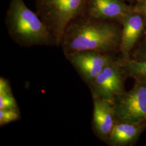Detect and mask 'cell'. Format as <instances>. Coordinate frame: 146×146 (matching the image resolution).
I'll return each instance as SVG.
<instances>
[{
    "label": "cell",
    "mask_w": 146,
    "mask_h": 146,
    "mask_svg": "<svg viewBox=\"0 0 146 146\" xmlns=\"http://www.w3.org/2000/svg\"><path fill=\"white\" fill-rule=\"evenodd\" d=\"M121 30L119 23L81 16L69 23L60 46L64 55L84 50L114 54L119 52Z\"/></svg>",
    "instance_id": "6da1fadb"
},
{
    "label": "cell",
    "mask_w": 146,
    "mask_h": 146,
    "mask_svg": "<svg viewBox=\"0 0 146 146\" xmlns=\"http://www.w3.org/2000/svg\"><path fill=\"white\" fill-rule=\"evenodd\" d=\"M5 23L11 39L21 47L56 46L46 24L27 6L24 0H10Z\"/></svg>",
    "instance_id": "7a4b0ae2"
},
{
    "label": "cell",
    "mask_w": 146,
    "mask_h": 146,
    "mask_svg": "<svg viewBox=\"0 0 146 146\" xmlns=\"http://www.w3.org/2000/svg\"><path fill=\"white\" fill-rule=\"evenodd\" d=\"M88 0H36V13L60 46L69 23L84 16Z\"/></svg>",
    "instance_id": "3957f363"
},
{
    "label": "cell",
    "mask_w": 146,
    "mask_h": 146,
    "mask_svg": "<svg viewBox=\"0 0 146 146\" xmlns=\"http://www.w3.org/2000/svg\"><path fill=\"white\" fill-rule=\"evenodd\" d=\"M127 78L121 58H115L89 84L92 96L114 104L116 99L125 92Z\"/></svg>",
    "instance_id": "277c9868"
},
{
    "label": "cell",
    "mask_w": 146,
    "mask_h": 146,
    "mask_svg": "<svg viewBox=\"0 0 146 146\" xmlns=\"http://www.w3.org/2000/svg\"><path fill=\"white\" fill-rule=\"evenodd\" d=\"M117 121L146 124V80H135L130 90L114 103Z\"/></svg>",
    "instance_id": "5b68a950"
},
{
    "label": "cell",
    "mask_w": 146,
    "mask_h": 146,
    "mask_svg": "<svg viewBox=\"0 0 146 146\" xmlns=\"http://www.w3.org/2000/svg\"><path fill=\"white\" fill-rule=\"evenodd\" d=\"M88 86L114 58L113 54L84 50L64 55Z\"/></svg>",
    "instance_id": "8992f818"
},
{
    "label": "cell",
    "mask_w": 146,
    "mask_h": 146,
    "mask_svg": "<svg viewBox=\"0 0 146 146\" xmlns=\"http://www.w3.org/2000/svg\"><path fill=\"white\" fill-rule=\"evenodd\" d=\"M122 30L119 52L122 60L131 58V54L140 41L146 31L143 16L133 9L122 21Z\"/></svg>",
    "instance_id": "52a82bcc"
},
{
    "label": "cell",
    "mask_w": 146,
    "mask_h": 146,
    "mask_svg": "<svg viewBox=\"0 0 146 146\" xmlns=\"http://www.w3.org/2000/svg\"><path fill=\"white\" fill-rule=\"evenodd\" d=\"M133 5L121 0H88L84 15L88 18L121 23Z\"/></svg>",
    "instance_id": "ba28073f"
},
{
    "label": "cell",
    "mask_w": 146,
    "mask_h": 146,
    "mask_svg": "<svg viewBox=\"0 0 146 146\" xmlns=\"http://www.w3.org/2000/svg\"><path fill=\"white\" fill-rule=\"evenodd\" d=\"M92 97L93 129L96 135L106 143L116 122L114 104L96 96Z\"/></svg>",
    "instance_id": "9c48e42d"
},
{
    "label": "cell",
    "mask_w": 146,
    "mask_h": 146,
    "mask_svg": "<svg viewBox=\"0 0 146 146\" xmlns=\"http://www.w3.org/2000/svg\"><path fill=\"white\" fill-rule=\"evenodd\" d=\"M146 128L144 123L116 120L106 143L111 146H132Z\"/></svg>",
    "instance_id": "30bf717a"
},
{
    "label": "cell",
    "mask_w": 146,
    "mask_h": 146,
    "mask_svg": "<svg viewBox=\"0 0 146 146\" xmlns=\"http://www.w3.org/2000/svg\"><path fill=\"white\" fill-rule=\"evenodd\" d=\"M122 61L127 78L146 80V61H137L130 58L127 60L122 59Z\"/></svg>",
    "instance_id": "8fae6325"
},
{
    "label": "cell",
    "mask_w": 146,
    "mask_h": 146,
    "mask_svg": "<svg viewBox=\"0 0 146 146\" xmlns=\"http://www.w3.org/2000/svg\"><path fill=\"white\" fill-rule=\"evenodd\" d=\"M21 118L19 110L0 109V126L19 120Z\"/></svg>",
    "instance_id": "7c38bea8"
},
{
    "label": "cell",
    "mask_w": 146,
    "mask_h": 146,
    "mask_svg": "<svg viewBox=\"0 0 146 146\" xmlns=\"http://www.w3.org/2000/svg\"><path fill=\"white\" fill-rule=\"evenodd\" d=\"M131 58L137 61H146V31L131 52Z\"/></svg>",
    "instance_id": "4fadbf2b"
},
{
    "label": "cell",
    "mask_w": 146,
    "mask_h": 146,
    "mask_svg": "<svg viewBox=\"0 0 146 146\" xmlns=\"http://www.w3.org/2000/svg\"><path fill=\"white\" fill-rule=\"evenodd\" d=\"M0 109L19 110L12 92L0 93Z\"/></svg>",
    "instance_id": "5bb4252c"
},
{
    "label": "cell",
    "mask_w": 146,
    "mask_h": 146,
    "mask_svg": "<svg viewBox=\"0 0 146 146\" xmlns=\"http://www.w3.org/2000/svg\"><path fill=\"white\" fill-rule=\"evenodd\" d=\"M133 7L136 11L143 16L146 22V0H136Z\"/></svg>",
    "instance_id": "9a60e30c"
},
{
    "label": "cell",
    "mask_w": 146,
    "mask_h": 146,
    "mask_svg": "<svg viewBox=\"0 0 146 146\" xmlns=\"http://www.w3.org/2000/svg\"><path fill=\"white\" fill-rule=\"evenodd\" d=\"M11 92V85L7 80L3 78H0V93H5Z\"/></svg>",
    "instance_id": "2e32d148"
},
{
    "label": "cell",
    "mask_w": 146,
    "mask_h": 146,
    "mask_svg": "<svg viewBox=\"0 0 146 146\" xmlns=\"http://www.w3.org/2000/svg\"><path fill=\"white\" fill-rule=\"evenodd\" d=\"M121 1H124V2H128L129 4L133 5L135 3V2L136 0H121Z\"/></svg>",
    "instance_id": "e0dca14e"
}]
</instances>
